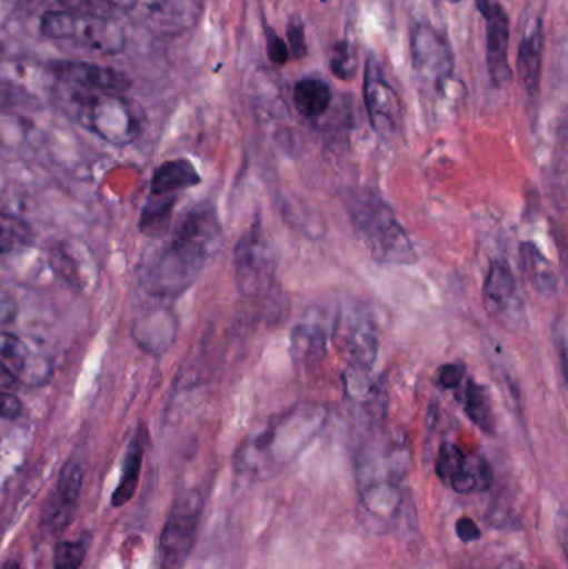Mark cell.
Segmentation results:
<instances>
[{
  "mask_svg": "<svg viewBox=\"0 0 568 569\" xmlns=\"http://www.w3.org/2000/svg\"><path fill=\"white\" fill-rule=\"evenodd\" d=\"M320 2L326 3L329 2V0H320Z\"/></svg>",
  "mask_w": 568,
  "mask_h": 569,
  "instance_id": "74e56055",
  "label": "cell"
},
{
  "mask_svg": "<svg viewBox=\"0 0 568 569\" xmlns=\"http://www.w3.org/2000/svg\"><path fill=\"white\" fill-rule=\"evenodd\" d=\"M2 569H23L19 563H7Z\"/></svg>",
  "mask_w": 568,
  "mask_h": 569,
  "instance_id": "d590c367",
  "label": "cell"
},
{
  "mask_svg": "<svg viewBox=\"0 0 568 569\" xmlns=\"http://www.w3.org/2000/svg\"><path fill=\"white\" fill-rule=\"evenodd\" d=\"M329 333L319 321H302L292 331V353L299 361H313L326 351Z\"/></svg>",
  "mask_w": 568,
  "mask_h": 569,
  "instance_id": "cb8c5ba5",
  "label": "cell"
},
{
  "mask_svg": "<svg viewBox=\"0 0 568 569\" xmlns=\"http://www.w3.org/2000/svg\"><path fill=\"white\" fill-rule=\"evenodd\" d=\"M363 99H366L370 126L376 130L377 136L383 139L396 137L402 126V103L396 89L387 80L382 63L376 56H369L366 60Z\"/></svg>",
  "mask_w": 568,
  "mask_h": 569,
  "instance_id": "7c38bea8",
  "label": "cell"
},
{
  "mask_svg": "<svg viewBox=\"0 0 568 569\" xmlns=\"http://www.w3.org/2000/svg\"><path fill=\"white\" fill-rule=\"evenodd\" d=\"M223 229L216 206L193 207L149 273L150 293L177 297L186 291L222 247Z\"/></svg>",
  "mask_w": 568,
  "mask_h": 569,
  "instance_id": "6da1fadb",
  "label": "cell"
},
{
  "mask_svg": "<svg viewBox=\"0 0 568 569\" xmlns=\"http://www.w3.org/2000/svg\"><path fill=\"white\" fill-rule=\"evenodd\" d=\"M477 9L486 19L487 70L494 86H509L514 79L510 67V19L499 0H477Z\"/></svg>",
  "mask_w": 568,
  "mask_h": 569,
  "instance_id": "4fadbf2b",
  "label": "cell"
},
{
  "mask_svg": "<svg viewBox=\"0 0 568 569\" xmlns=\"http://www.w3.org/2000/svg\"><path fill=\"white\" fill-rule=\"evenodd\" d=\"M57 79L89 92L123 93L130 89V79L120 70L83 60H57L50 63Z\"/></svg>",
  "mask_w": 568,
  "mask_h": 569,
  "instance_id": "5bb4252c",
  "label": "cell"
},
{
  "mask_svg": "<svg viewBox=\"0 0 568 569\" xmlns=\"http://www.w3.org/2000/svg\"><path fill=\"white\" fill-rule=\"evenodd\" d=\"M457 537L464 541V543H474L482 538V531L477 527L476 521L470 518L464 517L457 521L456 525Z\"/></svg>",
  "mask_w": 568,
  "mask_h": 569,
  "instance_id": "d6a6232c",
  "label": "cell"
},
{
  "mask_svg": "<svg viewBox=\"0 0 568 569\" xmlns=\"http://www.w3.org/2000/svg\"><path fill=\"white\" fill-rule=\"evenodd\" d=\"M22 415V401L16 393H10L6 388H0V418L16 420Z\"/></svg>",
  "mask_w": 568,
  "mask_h": 569,
  "instance_id": "1f68e13d",
  "label": "cell"
},
{
  "mask_svg": "<svg viewBox=\"0 0 568 569\" xmlns=\"http://www.w3.org/2000/svg\"><path fill=\"white\" fill-rule=\"evenodd\" d=\"M203 501L190 493L177 498L160 535L159 569H180L192 553L202 518Z\"/></svg>",
  "mask_w": 568,
  "mask_h": 569,
  "instance_id": "52a82bcc",
  "label": "cell"
},
{
  "mask_svg": "<svg viewBox=\"0 0 568 569\" xmlns=\"http://www.w3.org/2000/svg\"><path fill=\"white\" fill-rule=\"evenodd\" d=\"M322 423L323 415L317 408L299 407L287 411L247 438L237 451V468L256 478L272 477L307 447Z\"/></svg>",
  "mask_w": 568,
  "mask_h": 569,
  "instance_id": "3957f363",
  "label": "cell"
},
{
  "mask_svg": "<svg viewBox=\"0 0 568 569\" xmlns=\"http://www.w3.org/2000/svg\"><path fill=\"white\" fill-rule=\"evenodd\" d=\"M200 182L202 177L190 160H167L153 172L150 180V197L177 196L183 190L199 186Z\"/></svg>",
  "mask_w": 568,
  "mask_h": 569,
  "instance_id": "ffe728a7",
  "label": "cell"
},
{
  "mask_svg": "<svg viewBox=\"0 0 568 569\" xmlns=\"http://www.w3.org/2000/svg\"><path fill=\"white\" fill-rule=\"evenodd\" d=\"M287 40H289L290 57L300 60L307 56L306 27L299 17H292L287 23Z\"/></svg>",
  "mask_w": 568,
  "mask_h": 569,
  "instance_id": "f1b7e54d",
  "label": "cell"
},
{
  "mask_svg": "<svg viewBox=\"0 0 568 569\" xmlns=\"http://www.w3.org/2000/svg\"><path fill=\"white\" fill-rule=\"evenodd\" d=\"M347 209L357 236L377 262L386 266L417 262L416 249L386 200L372 192H356Z\"/></svg>",
  "mask_w": 568,
  "mask_h": 569,
  "instance_id": "277c9868",
  "label": "cell"
},
{
  "mask_svg": "<svg viewBox=\"0 0 568 569\" xmlns=\"http://www.w3.org/2000/svg\"><path fill=\"white\" fill-rule=\"evenodd\" d=\"M519 257L520 269L534 291L544 298L557 297L559 277H557L556 267L547 259L546 253L534 242H522Z\"/></svg>",
  "mask_w": 568,
  "mask_h": 569,
  "instance_id": "d6986e66",
  "label": "cell"
},
{
  "mask_svg": "<svg viewBox=\"0 0 568 569\" xmlns=\"http://www.w3.org/2000/svg\"><path fill=\"white\" fill-rule=\"evenodd\" d=\"M436 473L460 495L484 493L494 483L489 461L479 453H467L459 445L442 443L436 458Z\"/></svg>",
  "mask_w": 568,
  "mask_h": 569,
  "instance_id": "8fae6325",
  "label": "cell"
},
{
  "mask_svg": "<svg viewBox=\"0 0 568 569\" xmlns=\"http://www.w3.org/2000/svg\"><path fill=\"white\" fill-rule=\"evenodd\" d=\"M42 37L56 42H70L90 52L117 56L127 46L122 23L106 13L87 10H49L39 26Z\"/></svg>",
  "mask_w": 568,
  "mask_h": 569,
  "instance_id": "5b68a950",
  "label": "cell"
},
{
  "mask_svg": "<svg viewBox=\"0 0 568 569\" xmlns=\"http://www.w3.org/2000/svg\"><path fill=\"white\" fill-rule=\"evenodd\" d=\"M482 297L487 310L499 320L517 323L526 315L519 284L506 260L497 259L490 262Z\"/></svg>",
  "mask_w": 568,
  "mask_h": 569,
  "instance_id": "9a60e30c",
  "label": "cell"
},
{
  "mask_svg": "<svg viewBox=\"0 0 568 569\" xmlns=\"http://www.w3.org/2000/svg\"><path fill=\"white\" fill-rule=\"evenodd\" d=\"M32 230L23 220L0 213V253H12L29 247Z\"/></svg>",
  "mask_w": 568,
  "mask_h": 569,
  "instance_id": "484cf974",
  "label": "cell"
},
{
  "mask_svg": "<svg viewBox=\"0 0 568 569\" xmlns=\"http://www.w3.org/2000/svg\"><path fill=\"white\" fill-rule=\"evenodd\" d=\"M447 2L457 3V2H460V0H447Z\"/></svg>",
  "mask_w": 568,
  "mask_h": 569,
  "instance_id": "8d00e7d4",
  "label": "cell"
},
{
  "mask_svg": "<svg viewBox=\"0 0 568 569\" xmlns=\"http://www.w3.org/2000/svg\"><path fill=\"white\" fill-rule=\"evenodd\" d=\"M544 22L534 17L524 30L517 57V72L530 100L539 99L540 79H542Z\"/></svg>",
  "mask_w": 568,
  "mask_h": 569,
  "instance_id": "e0dca14e",
  "label": "cell"
},
{
  "mask_svg": "<svg viewBox=\"0 0 568 569\" xmlns=\"http://www.w3.org/2000/svg\"><path fill=\"white\" fill-rule=\"evenodd\" d=\"M82 487V465L79 460L72 458L60 470L56 490L43 507L42 523L50 531H60L69 527L73 513H76L77 505H79Z\"/></svg>",
  "mask_w": 568,
  "mask_h": 569,
  "instance_id": "2e32d148",
  "label": "cell"
},
{
  "mask_svg": "<svg viewBox=\"0 0 568 569\" xmlns=\"http://www.w3.org/2000/svg\"><path fill=\"white\" fill-rule=\"evenodd\" d=\"M263 30H266L267 57H269L270 62L276 63V66H286L290 59L289 47L269 23L263 26Z\"/></svg>",
  "mask_w": 568,
  "mask_h": 569,
  "instance_id": "f546056e",
  "label": "cell"
},
{
  "mask_svg": "<svg viewBox=\"0 0 568 569\" xmlns=\"http://www.w3.org/2000/svg\"><path fill=\"white\" fill-rule=\"evenodd\" d=\"M13 315H16V305L9 297L0 293V323L12 320Z\"/></svg>",
  "mask_w": 568,
  "mask_h": 569,
  "instance_id": "e575fe53",
  "label": "cell"
},
{
  "mask_svg": "<svg viewBox=\"0 0 568 569\" xmlns=\"http://www.w3.org/2000/svg\"><path fill=\"white\" fill-rule=\"evenodd\" d=\"M357 53L349 40H339L330 52V70L340 80H352L357 73Z\"/></svg>",
  "mask_w": 568,
  "mask_h": 569,
  "instance_id": "4316f807",
  "label": "cell"
},
{
  "mask_svg": "<svg viewBox=\"0 0 568 569\" xmlns=\"http://www.w3.org/2000/svg\"><path fill=\"white\" fill-rule=\"evenodd\" d=\"M464 411L474 425L484 433L496 435L497 421L494 413L492 397L486 385L467 381L462 395Z\"/></svg>",
  "mask_w": 568,
  "mask_h": 569,
  "instance_id": "7402d4cb",
  "label": "cell"
},
{
  "mask_svg": "<svg viewBox=\"0 0 568 569\" xmlns=\"http://www.w3.org/2000/svg\"><path fill=\"white\" fill-rule=\"evenodd\" d=\"M143 461V440L140 433L130 441L127 448L126 457H123L122 475H120L119 483L113 490L110 503L113 508L126 507L137 493L139 487L140 473H142Z\"/></svg>",
  "mask_w": 568,
  "mask_h": 569,
  "instance_id": "44dd1931",
  "label": "cell"
},
{
  "mask_svg": "<svg viewBox=\"0 0 568 569\" xmlns=\"http://www.w3.org/2000/svg\"><path fill=\"white\" fill-rule=\"evenodd\" d=\"M413 72L426 86L442 89L454 79L452 47L449 39L429 23H417L410 36Z\"/></svg>",
  "mask_w": 568,
  "mask_h": 569,
  "instance_id": "30bf717a",
  "label": "cell"
},
{
  "mask_svg": "<svg viewBox=\"0 0 568 569\" xmlns=\"http://www.w3.org/2000/svg\"><path fill=\"white\" fill-rule=\"evenodd\" d=\"M20 102V92L13 83L0 80V110L10 109Z\"/></svg>",
  "mask_w": 568,
  "mask_h": 569,
  "instance_id": "836d02e7",
  "label": "cell"
},
{
  "mask_svg": "<svg viewBox=\"0 0 568 569\" xmlns=\"http://www.w3.org/2000/svg\"><path fill=\"white\" fill-rule=\"evenodd\" d=\"M276 257L262 229L253 226L233 252L237 287L246 297H262L276 283Z\"/></svg>",
  "mask_w": 568,
  "mask_h": 569,
  "instance_id": "9c48e42d",
  "label": "cell"
},
{
  "mask_svg": "<svg viewBox=\"0 0 568 569\" xmlns=\"http://www.w3.org/2000/svg\"><path fill=\"white\" fill-rule=\"evenodd\" d=\"M89 545L83 540L59 541L53 548V569H80L86 561Z\"/></svg>",
  "mask_w": 568,
  "mask_h": 569,
  "instance_id": "83f0119b",
  "label": "cell"
},
{
  "mask_svg": "<svg viewBox=\"0 0 568 569\" xmlns=\"http://www.w3.org/2000/svg\"><path fill=\"white\" fill-rule=\"evenodd\" d=\"M76 117L90 132L116 147L136 142L146 126L140 103L123 93H86L77 100Z\"/></svg>",
  "mask_w": 568,
  "mask_h": 569,
  "instance_id": "8992f818",
  "label": "cell"
},
{
  "mask_svg": "<svg viewBox=\"0 0 568 569\" xmlns=\"http://www.w3.org/2000/svg\"><path fill=\"white\" fill-rule=\"evenodd\" d=\"M176 202V196L150 197L140 216V230L149 237H159L160 233L166 232L172 220Z\"/></svg>",
  "mask_w": 568,
  "mask_h": 569,
  "instance_id": "d4e9b609",
  "label": "cell"
},
{
  "mask_svg": "<svg viewBox=\"0 0 568 569\" xmlns=\"http://www.w3.org/2000/svg\"><path fill=\"white\" fill-rule=\"evenodd\" d=\"M412 451L403 438L370 437L357 451L356 481L367 513L390 520L402 507V483L410 471Z\"/></svg>",
  "mask_w": 568,
  "mask_h": 569,
  "instance_id": "7a4b0ae2",
  "label": "cell"
},
{
  "mask_svg": "<svg viewBox=\"0 0 568 569\" xmlns=\"http://www.w3.org/2000/svg\"><path fill=\"white\" fill-rule=\"evenodd\" d=\"M467 368L464 363H447L437 370L436 381L442 390H457L466 380Z\"/></svg>",
  "mask_w": 568,
  "mask_h": 569,
  "instance_id": "4dcf8cb0",
  "label": "cell"
},
{
  "mask_svg": "<svg viewBox=\"0 0 568 569\" xmlns=\"http://www.w3.org/2000/svg\"><path fill=\"white\" fill-rule=\"evenodd\" d=\"M333 341L349 368L372 371L379 355V328L369 311L357 305L343 308L333 325Z\"/></svg>",
  "mask_w": 568,
  "mask_h": 569,
  "instance_id": "ba28073f",
  "label": "cell"
},
{
  "mask_svg": "<svg viewBox=\"0 0 568 569\" xmlns=\"http://www.w3.org/2000/svg\"><path fill=\"white\" fill-rule=\"evenodd\" d=\"M0 368L16 378L17 383H30L36 380L42 381L43 358L36 357L29 343L9 333L0 330Z\"/></svg>",
  "mask_w": 568,
  "mask_h": 569,
  "instance_id": "ac0fdd59",
  "label": "cell"
},
{
  "mask_svg": "<svg viewBox=\"0 0 568 569\" xmlns=\"http://www.w3.org/2000/svg\"><path fill=\"white\" fill-rule=\"evenodd\" d=\"M332 102L329 83L313 77L299 80L293 89V103L306 119H319Z\"/></svg>",
  "mask_w": 568,
  "mask_h": 569,
  "instance_id": "603a6c76",
  "label": "cell"
}]
</instances>
